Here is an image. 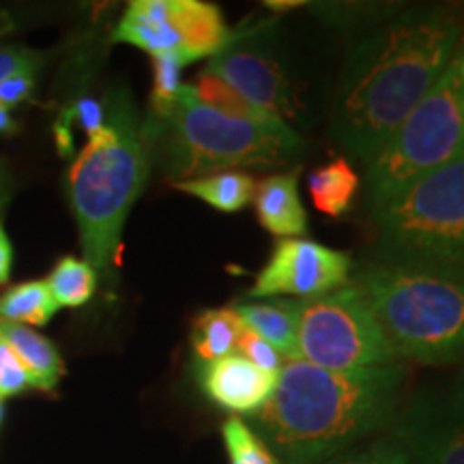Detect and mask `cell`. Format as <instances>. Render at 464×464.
Here are the masks:
<instances>
[{"label":"cell","mask_w":464,"mask_h":464,"mask_svg":"<svg viewBox=\"0 0 464 464\" xmlns=\"http://www.w3.org/2000/svg\"><path fill=\"white\" fill-rule=\"evenodd\" d=\"M451 7L406 9L348 52L334 102L335 142L368 164L460 52Z\"/></svg>","instance_id":"obj_1"},{"label":"cell","mask_w":464,"mask_h":464,"mask_svg":"<svg viewBox=\"0 0 464 464\" xmlns=\"http://www.w3.org/2000/svg\"><path fill=\"white\" fill-rule=\"evenodd\" d=\"M404 382L400 362L334 372L286 359L274 396L254 415V432L280 462L321 464L382 430L398 413Z\"/></svg>","instance_id":"obj_2"},{"label":"cell","mask_w":464,"mask_h":464,"mask_svg":"<svg viewBox=\"0 0 464 464\" xmlns=\"http://www.w3.org/2000/svg\"><path fill=\"white\" fill-rule=\"evenodd\" d=\"M149 142L131 108L116 103L110 123L92 133L67 174L69 202L84 260L114 282L121 237L149 177Z\"/></svg>","instance_id":"obj_3"},{"label":"cell","mask_w":464,"mask_h":464,"mask_svg":"<svg viewBox=\"0 0 464 464\" xmlns=\"http://www.w3.org/2000/svg\"><path fill=\"white\" fill-rule=\"evenodd\" d=\"M147 142L158 144L161 164L174 181L237 168L286 166L304 150L297 131L277 133L211 108L191 84H183L164 119L142 125Z\"/></svg>","instance_id":"obj_4"},{"label":"cell","mask_w":464,"mask_h":464,"mask_svg":"<svg viewBox=\"0 0 464 464\" xmlns=\"http://www.w3.org/2000/svg\"><path fill=\"white\" fill-rule=\"evenodd\" d=\"M372 208L382 263L464 286V153Z\"/></svg>","instance_id":"obj_5"},{"label":"cell","mask_w":464,"mask_h":464,"mask_svg":"<svg viewBox=\"0 0 464 464\" xmlns=\"http://www.w3.org/2000/svg\"><path fill=\"white\" fill-rule=\"evenodd\" d=\"M357 286L398 357L454 363L464 357V286L398 265H368Z\"/></svg>","instance_id":"obj_6"},{"label":"cell","mask_w":464,"mask_h":464,"mask_svg":"<svg viewBox=\"0 0 464 464\" xmlns=\"http://www.w3.org/2000/svg\"><path fill=\"white\" fill-rule=\"evenodd\" d=\"M464 153V84L458 56L413 112L365 164V191L379 207L406 185Z\"/></svg>","instance_id":"obj_7"},{"label":"cell","mask_w":464,"mask_h":464,"mask_svg":"<svg viewBox=\"0 0 464 464\" xmlns=\"http://www.w3.org/2000/svg\"><path fill=\"white\" fill-rule=\"evenodd\" d=\"M297 353L304 362L334 372H357L400 362L357 284L304 301Z\"/></svg>","instance_id":"obj_8"},{"label":"cell","mask_w":464,"mask_h":464,"mask_svg":"<svg viewBox=\"0 0 464 464\" xmlns=\"http://www.w3.org/2000/svg\"><path fill=\"white\" fill-rule=\"evenodd\" d=\"M207 72L290 127L304 116L297 73L276 24L230 31L228 42L208 61Z\"/></svg>","instance_id":"obj_9"},{"label":"cell","mask_w":464,"mask_h":464,"mask_svg":"<svg viewBox=\"0 0 464 464\" xmlns=\"http://www.w3.org/2000/svg\"><path fill=\"white\" fill-rule=\"evenodd\" d=\"M353 260L340 249L307 239H282L258 271L247 299L323 297L346 286Z\"/></svg>","instance_id":"obj_10"},{"label":"cell","mask_w":464,"mask_h":464,"mask_svg":"<svg viewBox=\"0 0 464 464\" xmlns=\"http://www.w3.org/2000/svg\"><path fill=\"white\" fill-rule=\"evenodd\" d=\"M393 439L415 464H464V379L415 393Z\"/></svg>","instance_id":"obj_11"},{"label":"cell","mask_w":464,"mask_h":464,"mask_svg":"<svg viewBox=\"0 0 464 464\" xmlns=\"http://www.w3.org/2000/svg\"><path fill=\"white\" fill-rule=\"evenodd\" d=\"M200 390L219 409L256 415L274 396L280 374L266 372L249 359L232 353L216 362L196 363Z\"/></svg>","instance_id":"obj_12"},{"label":"cell","mask_w":464,"mask_h":464,"mask_svg":"<svg viewBox=\"0 0 464 464\" xmlns=\"http://www.w3.org/2000/svg\"><path fill=\"white\" fill-rule=\"evenodd\" d=\"M112 39L136 45L150 56L181 54V31L172 14V0H133L116 24Z\"/></svg>","instance_id":"obj_13"},{"label":"cell","mask_w":464,"mask_h":464,"mask_svg":"<svg viewBox=\"0 0 464 464\" xmlns=\"http://www.w3.org/2000/svg\"><path fill=\"white\" fill-rule=\"evenodd\" d=\"M297 170L271 174L256 185V219L277 239H301L307 232V213L297 189Z\"/></svg>","instance_id":"obj_14"},{"label":"cell","mask_w":464,"mask_h":464,"mask_svg":"<svg viewBox=\"0 0 464 464\" xmlns=\"http://www.w3.org/2000/svg\"><path fill=\"white\" fill-rule=\"evenodd\" d=\"M237 316L269 342L277 353L286 359H299L297 353V335L299 321L304 301L301 299H258V301H241L232 305Z\"/></svg>","instance_id":"obj_15"},{"label":"cell","mask_w":464,"mask_h":464,"mask_svg":"<svg viewBox=\"0 0 464 464\" xmlns=\"http://www.w3.org/2000/svg\"><path fill=\"white\" fill-rule=\"evenodd\" d=\"M172 14L181 31V54L188 63L213 58L230 37L222 11L202 0H172Z\"/></svg>","instance_id":"obj_16"},{"label":"cell","mask_w":464,"mask_h":464,"mask_svg":"<svg viewBox=\"0 0 464 464\" xmlns=\"http://www.w3.org/2000/svg\"><path fill=\"white\" fill-rule=\"evenodd\" d=\"M0 335L7 342L17 362L24 365L31 376L33 390L52 392L65 374V365L58 355V348L48 338L39 335L24 324L0 321Z\"/></svg>","instance_id":"obj_17"},{"label":"cell","mask_w":464,"mask_h":464,"mask_svg":"<svg viewBox=\"0 0 464 464\" xmlns=\"http://www.w3.org/2000/svg\"><path fill=\"white\" fill-rule=\"evenodd\" d=\"M172 188L194 196L205 205L222 213H237L246 208L256 194V179L241 170L207 174L198 179L172 181Z\"/></svg>","instance_id":"obj_18"},{"label":"cell","mask_w":464,"mask_h":464,"mask_svg":"<svg viewBox=\"0 0 464 464\" xmlns=\"http://www.w3.org/2000/svg\"><path fill=\"white\" fill-rule=\"evenodd\" d=\"M243 321L230 307H216L205 310L194 321L191 327V351L196 355V363H207L237 353Z\"/></svg>","instance_id":"obj_19"},{"label":"cell","mask_w":464,"mask_h":464,"mask_svg":"<svg viewBox=\"0 0 464 464\" xmlns=\"http://www.w3.org/2000/svg\"><path fill=\"white\" fill-rule=\"evenodd\" d=\"M307 189L323 216L342 218L351 211L359 189V177L346 160H334L310 174Z\"/></svg>","instance_id":"obj_20"},{"label":"cell","mask_w":464,"mask_h":464,"mask_svg":"<svg viewBox=\"0 0 464 464\" xmlns=\"http://www.w3.org/2000/svg\"><path fill=\"white\" fill-rule=\"evenodd\" d=\"M191 86H194V91L198 92L202 102L208 103L211 108L219 110V112L237 116V119H243L247 121V123H254L269 131H277V133L295 131L293 127L277 119L276 114L266 112L265 108H260L256 103L246 100V97L239 95L235 89H230L222 78H218L216 73L207 72V69L198 75V82Z\"/></svg>","instance_id":"obj_21"},{"label":"cell","mask_w":464,"mask_h":464,"mask_svg":"<svg viewBox=\"0 0 464 464\" xmlns=\"http://www.w3.org/2000/svg\"><path fill=\"white\" fill-rule=\"evenodd\" d=\"M58 312V305L52 297L48 284L22 282L0 295V321L15 324H33L44 327Z\"/></svg>","instance_id":"obj_22"},{"label":"cell","mask_w":464,"mask_h":464,"mask_svg":"<svg viewBox=\"0 0 464 464\" xmlns=\"http://www.w3.org/2000/svg\"><path fill=\"white\" fill-rule=\"evenodd\" d=\"M45 284L58 307H80L92 299L100 276L86 260L65 256L58 260Z\"/></svg>","instance_id":"obj_23"},{"label":"cell","mask_w":464,"mask_h":464,"mask_svg":"<svg viewBox=\"0 0 464 464\" xmlns=\"http://www.w3.org/2000/svg\"><path fill=\"white\" fill-rule=\"evenodd\" d=\"M222 439L230 464H282L254 428L239 417H228L224 421Z\"/></svg>","instance_id":"obj_24"},{"label":"cell","mask_w":464,"mask_h":464,"mask_svg":"<svg viewBox=\"0 0 464 464\" xmlns=\"http://www.w3.org/2000/svg\"><path fill=\"white\" fill-rule=\"evenodd\" d=\"M189 65L183 56L179 54H164L153 58V91H150V114L149 121L164 119L168 110L172 108L181 91V73L183 67Z\"/></svg>","instance_id":"obj_25"},{"label":"cell","mask_w":464,"mask_h":464,"mask_svg":"<svg viewBox=\"0 0 464 464\" xmlns=\"http://www.w3.org/2000/svg\"><path fill=\"white\" fill-rule=\"evenodd\" d=\"M73 125H78L86 136H92L106 125V110L102 102L92 100V97H80L63 112L56 123V142L63 155H69L73 150Z\"/></svg>","instance_id":"obj_26"},{"label":"cell","mask_w":464,"mask_h":464,"mask_svg":"<svg viewBox=\"0 0 464 464\" xmlns=\"http://www.w3.org/2000/svg\"><path fill=\"white\" fill-rule=\"evenodd\" d=\"M321 464H415L398 439H379L357 450H346Z\"/></svg>","instance_id":"obj_27"},{"label":"cell","mask_w":464,"mask_h":464,"mask_svg":"<svg viewBox=\"0 0 464 464\" xmlns=\"http://www.w3.org/2000/svg\"><path fill=\"white\" fill-rule=\"evenodd\" d=\"M237 353L241 357L249 359L252 363H256L258 368L266 370V372H282V365H284V357L280 353L276 351L269 342H265L260 335H256L252 329L243 323L241 335H239V344H237Z\"/></svg>","instance_id":"obj_28"},{"label":"cell","mask_w":464,"mask_h":464,"mask_svg":"<svg viewBox=\"0 0 464 464\" xmlns=\"http://www.w3.org/2000/svg\"><path fill=\"white\" fill-rule=\"evenodd\" d=\"M24 390H33L31 376L24 365L17 362L7 342L0 338V400L15 396Z\"/></svg>","instance_id":"obj_29"},{"label":"cell","mask_w":464,"mask_h":464,"mask_svg":"<svg viewBox=\"0 0 464 464\" xmlns=\"http://www.w3.org/2000/svg\"><path fill=\"white\" fill-rule=\"evenodd\" d=\"M44 54L24 45H3L0 48V84L20 72H37Z\"/></svg>","instance_id":"obj_30"},{"label":"cell","mask_w":464,"mask_h":464,"mask_svg":"<svg viewBox=\"0 0 464 464\" xmlns=\"http://www.w3.org/2000/svg\"><path fill=\"white\" fill-rule=\"evenodd\" d=\"M34 82H37V72H20L11 75L0 84V103L11 110L14 106H20L22 102L31 100Z\"/></svg>","instance_id":"obj_31"},{"label":"cell","mask_w":464,"mask_h":464,"mask_svg":"<svg viewBox=\"0 0 464 464\" xmlns=\"http://www.w3.org/2000/svg\"><path fill=\"white\" fill-rule=\"evenodd\" d=\"M11 265H14V247H11L7 232H5V226L0 222V286L9 282Z\"/></svg>","instance_id":"obj_32"},{"label":"cell","mask_w":464,"mask_h":464,"mask_svg":"<svg viewBox=\"0 0 464 464\" xmlns=\"http://www.w3.org/2000/svg\"><path fill=\"white\" fill-rule=\"evenodd\" d=\"M11 194H14V181H11V174L7 170V166H5V161L0 160V213L7 207Z\"/></svg>","instance_id":"obj_33"},{"label":"cell","mask_w":464,"mask_h":464,"mask_svg":"<svg viewBox=\"0 0 464 464\" xmlns=\"http://www.w3.org/2000/svg\"><path fill=\"white\" fill-rule=\"evenodd\" d=\"M15 131L17 123L14 121V116H11V110L0 103V133H3V136H14Z\"/></svg>","instance_id":"obj_34"},{"label":"cell","mask_w":464,"mask_h":464,"mask_svg":"<svg viewBox=\"0 0 464 464\" xmlns=\"http://www.w3.org/2000/svg\"><path fill=\"white\" fill-rule=\"evenodd\" d=\"M458 75H460V80L464 84V50L458 52Z\"/></svg>","instance_id":"obj_35"},{"label":"cell","mask_w":464,"mask_h":464,"mask_svg":"<svg viewBox=\"0 0 464 464\" xmlns=\"http://www.w3.org/2000/svg\"><path fill=\"white\" fill-rule=\"evenodd\" d=\"M3 417H5V406H3V400H0V423H3Z\"/></svg>","instance_id":"obj_36"},{"label":"cell","mask_w":464,"mask_h":464,"mask_svg":"<svg viewBox=\"0 0 464 464\" xmlns=\"http://www.w3.org/2000/svg\"><path fill=\"white\" fill-rule=\"evenodd\" d=\"M0 338H3V335H0Z\"/></svg>","instance_id":"obj_37"}]
</instances>
